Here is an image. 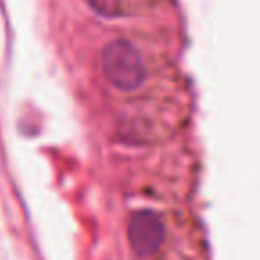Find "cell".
Returning <instances> with one entry per match:
<instances>
[{"mask_svg":"<svg viewBox=\"0 0 260 260\" xmlns=\"http://www.w3.org/2000/svg\"><path fill=\"white\" fill-rule=\"evenodd\" d=\"M87 4L91 6L93 11L107 18L118 16L121 13V0H87Z\"/></svg>","mask_w":260,"mask_h":260,"instance_id":"3957f363","label":"cell"},{"mask_svg":"<svg viewBox=\"0 0 260 260\" xmlns=\"http://www.w3.org/2000/svg\"><path fill=\"white\" fill-rule=\"evenodd\" d=\"M102 70L109 82L121 91H134L145 82L143 54L126 40L111 41L102 52Z\"/></svg>","mask_w":260,"mask_h":260,"instance_id":"6da1fadb","label":"cell"},{"mask_svg":"<svg viewBox=\"0 0 260 260\" xmlns=\"http://www.w3.org/2000/svg\"><path fill=\"white\" fill-rule=\"evenodd\" d=\"M128 242L139 256H152L164 242V223L153 210H139L128 219Z\"/></svg>","mask_w":260,"mask_h":260,"instance_id":"7a4b0ae2","label":"cell"}]
</instances>
